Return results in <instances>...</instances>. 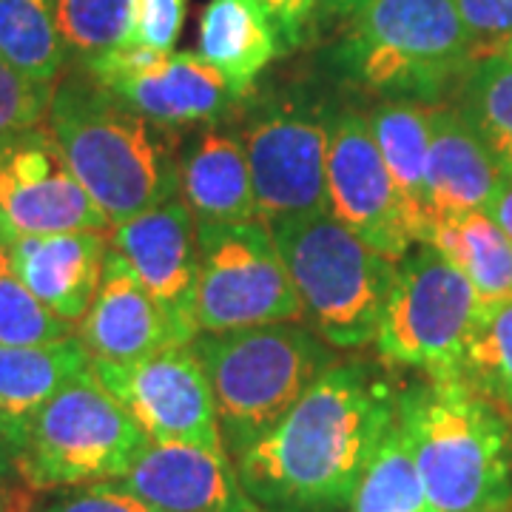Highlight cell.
<instances>
[{
	"instance_id": "1",
	"label": "cell",
	"mask_w": 512,
	"mask_h": 512,
	"mask_svg": "<svg viewBox=\"0 0 512 512\" xmlns=\"http://www.w3.org/2000/svg\"><path fill=\"white\" fill-rule=\"evenodd\" d=\"M396 396L373 367L333 362L234 458L245 493L265 512H333L350 504L396 421Z\"/></svg>"
},
{
	"instance_id": "2",
	"label": "cell",
	"mask_w": 512,
	"mask_h": 512,
	"mask_svg": "<svg viewBox=\"0 0 512 512\" xmlns=\"http://www.w3.org/2000/svg\"><path fill=\"white\" fill-rule=\"evenodd\" d=\"M46 126L111 228L180 197L183 131L148 120L83 69L57 80Z\"/></svg>"
},
{
	"instance_id": "3",
	"label": "cell",
	"mask_w": 512,
	"mask_h": 512,
	"mask_svg": "<svg viewBox=\"0 0 512 512\" xmlns=\"http://www.w3.org/2000/svg\"><path fill=\"white\" fill-rule=\"evenodd\" d=\"M396 421L436 510L510 512L512 430L493 399L464 376H427L396 396Z\"/></svg>"
},
{
	"instance_id": "4",
	"label": "cell",
	"mask_w": 512,
	"mask_h": 512,
	"mask_svg": "<svg viewBox=\"0 0 512 512\" xmlns=\"http://www.w3.org/2000/svg\"><path fill=\"white\" fill-rule=\"evenodd\" d=\"M220 419L222 444L237 458L282 419L336 359L305 322L202 333L194 339Z\"/></svg>"
},
{
	"instance_id": "5",
	"label": "cell",
	"mask_w": 512,
	"mask_h": 512,
	"mask_svg": "<svg viewBox=\"0 0 512 512\" xmlns=\"http://www.w3.org/2000/svg\"><path fill=\"white\" fill-rule=\"evenodd\" d=\"M305 322L330 348L376 342L399 262L373 251L330 211L268 222Z\"/></svg>"
},
{
	"instance_id": "6",
	"label": "cell",
	"mask_w": 512,
	"mask_h": 512,
	"mask_svg": "<svg viewBox=\"0 0 512 512\" xmlns=\"http://www.w3.org/2000/svg\"><path fill=\"white\" fill-rule=\"evenodd\" d=\"M336 63L384 100L433 103L473 66L456 0H370L348 23Z\"/></svg>"
},
{
	"instance_id": "7",
	"label": "cell",
	"mask_w": 512,
	"mask_h": 512,
	"mask_svg": "<svg viewBox=\"0 0 512 512\" xmlns=\"http://www.w3.org/2000/svg\"><path fill=\"white\" fill-rule=\"evenodd\" d=\"M151 439L92 373L63 387L20 444L15 473L29 490H69L123 478Z\"/></svg>"
},
{
	"instance_id": "8",
	"label": "cell",
	"mask_w": 512,
	"mask_h": 512,
	"mask_svg": "<svg viewBox=\"0 0 512 512\" xmlns=\"http://www.w3.org/2000/svg\"><path fill=\"white\" fill-rule=\"evenodd\" d=\"M305 322L265 220L197 222V325L202 333Z\"/></svg>"
},
{
	"instance_id": "9",
	"label": "cell",
	"mask_w": 512,
	"mask_h": 512,
	"mask_svg": "<svg viewBox=\"0 0 512 512\" xmlns=\"http://www.w3.org/2000/svg\"><path fill=\"white\" fill-rule=\"evenodd\" d=\"M478 308L470 279L447 256L433 245L410 248L384 308L376 350L387 365L416 367L430 379L461 376Z\"/></svg>"
},
{
	"instance_id": "10",
	"label": "cell",
	"mask_w": 512,
	"mask_h": 512,
	"mask_svg": "<svg viewBox=\"0 0 512 512\" xmlns=\"http://www.w3.org/2000/svg\"><path fill=\"white\" fill-rule=\"evenodd\" d=\"M92 376L151 441L228 453L211 382L194 345L165 348L134 362L92 359Z\"/></svg>"
},
{
	"instance_id": "11",
	"label": "cell",
	"mask_w": 512,
	"mask_h": 512,
	"mask_svg": "<svg viewBox=\"0 0 512 512\" xmlns=\"http://www.w3.org/2000/svg\"><path fill=\"white\" fill-rule=\"evenodd\" d=\"M109 228V217L74 177L46 123L0 151V245Z\"/></svg>"
},
{
	"instance_id": "12",
	"label": "cell",
	"mask_w": 512,
	"mask_h": 512,
	"mask_svg": "<svg viewBox=\"0 0 512 512\" xmlns=\"http://www.w3.org/2000/svg\"><path fill=\"white\" fill-rule=\"evenodd\" d=\"M328 211L387 259L402 262L416 245L367 114L359 111H342L328 126Z\"/></svg>"
},
{
	"instance_id": "13",
	"label": "cell",
	"mask_w": 512,
	"mask_h": 512,
	"mask_svg": "<svg viewBox=\"0 0 512 512\" xmlns=\"http://www.w3.org/2000/svg\"><path fill=\"white\" fill-rule=\"evenodd\" d=\"M256 217L265 222L328 211V126L308 111L276 106L245 128Z\"/></svg>"
},
{
	"instance_id": "14",
	"label": "cell",
	"mask_w": 512,
	"mask_h": 512,
	"mask_svg": "<svg viewBox=\"0 0 512 512\" xmlns=\"http://www.w3.org/2000/svg\"><path fill=\"white\" fill-rule=\"evenodd\" d=\"M111 245L134 268L143 288L163 308L183 345L200 333L197 325V220L183 197L148 208L114 225Z\"/></svg>"
},
{
	"instance_id": "15",
	"label": "cell",
	"mask_w": 512,
	"mask_h": 512,
	"mask_svg": "<svg viewBox=\"0 0 512 512\" xmlns=\"http://www.w3.org/2000/svg\"><path fill=\"white\" fill-rule=\"evenodd\" d=\"M117 484L160 512H265L245 493L231 456L197 444L151 441Z\"/></svg>"
},
{
	"instance_id": "16",
	"label": "cell",
	"mask_w": 512,
	"mask_h": 512,
	"mask_svg": "<svg viewBox=\"0 0 512 512\" xmlns=\"http://www.w3.org/2000/svg\"><path fill=\"white\" fill-rule=\"evenodd\" d=\"M134 111L174 131L222 123L245 100L194 52H168L143 72L94 77Z\"/></svg>"
},
{
	"instance_id": "17",
	"label": "cell",
	"mask_w": 512,
	"mask_h": 512,
	"mask_svg": "<svg viewBox=\"0 0 512 512\" xmlns=\"http://www.w3.org/2000/svg\"><path fill=\"white\" fill-rule=\"evenodd\" d=\"M77 336L89 348L92 359L103 362H134L183 345L163 308L151 299L134 268L114 245L106 251L100 288Z\"/></svg>"
},
{
	"instance_id": "18",
	"label": "cell",
	"mask_w": 512,
	"mask_h": 512,
	"mask_svg": "<svg viewBox=\"0 0 512 512\" xmlns=\"http://www.w3.org/2000/svg\"><path fill=\"white\" fill-rule=\"evenodd\" d=\"M109 245V231H66L20 237L0 248L20 282L74 325L92 308Z\"/></svg>"
},
{
	"instance_id": "19",
	"label": "cell",
	"mask_w": 512,
	"mask_h": 512,
	"mask_svg": "<svg viewBox=\"0 0 512 512\" xmlns=\"http://www.w3.org/2000/svg\"><path fill=\"white\" fill-rule=\"evenodd\" d=\"M501 163L458 109L430 106L427 151V214L433 228L473 211L493 197Z\"/></svg>"
},
{
	"instance_id": "20",
	"label": "cell",
	"mask_w": 512,
	"mask_h": 512,
	"mask_svg": "<svg viewBox=\"0 0 512 512\" xmlns=\"http://www.w3.org/2000/svg\"><path fill=\"white\" fill-rule=\"evenodd\" d=\"M180 197L197 222L259 220L242 137L220 123L194 128L188 140L183 137Z\"/></svg>"
},
{
	"instance_id": "21",
	"label": "cell",
	"mask_w": 512,
	"mask_h": 512,
	"mask_svg": "<svg viewBox=\"0 0 512 512\" xmlns=\"http://www.w3.org/2000/svg\"><path fill=\"white\" fill-rule=\"evenodd\" d=\"M282 52L274 23L256 0H208L200 20V57L234 92L245 97Z\"/></svg>"
},
{
	"instance_id": "22",
	"label": "cell",
	"mask_w": 512,
	"mask_h": 512,
	"mask_svg": "<svg viewBox=\"0 0 512 512\" xmlns=\"http://www.w3.org/2000/svg\"><path fill=\"white\" fill-rule=\"evenodd\" d=\"M86 373H92V353L74 333L49 345H0V410L20 433V444L29 421L63 387L83 379Z\"/></svg>"
},
{
	"instance_id": "23",
	"label": "cell",
	"mask_w": 512,
	"mask_h": 512,
	"mask_svg": "<svg viewBox=\"0 0 512 512\" xmlns=\"http://www.w3.org/2000/svg\"><path fill=\"white\" fill-rule=\"evenodd\" d=\"M430 106L413 100H384L367 114L373 140L404 202L416 245H430L433 222L427 214V151H430Z\"/></svg>"
},
{
	"instance_id": "24",
	"label": "cell",
	"mask_w": 512,
	"mask_h": 512,
	"mask_svg": "<svg viewBox=\"0 0 512 512\" xmlns=\"http://www.w3.org/2000/svg\"><path fill=\"white\" fill-rule=\"evenodd\" d=\"M430 245L470 279L481 305L512 296V239L487 211L439 222L433 228Z\"/></svg>"
},
{
	"instance_id": "25",
	"label": "cell",
	"mask_w": 512,
	"mask_h": 512,
	"mask_svg": "<svg viewBox=\"0 0 512 512\" xmlns=\"http://www.w3.org/2000/svg\"><path fill=\"white\" fill-rule=\"evenodd\" d=\"M52 0H0V60L37 83H52L66 66Z\"/></svg>"
},
{
	"instance_id": "26",
	"label": "cell",
	"mask_w": 512,
	"mask_h": 512,
	"mask_svg": "<svg viewBox=\"0 0 512 512\" xmlns=\"http://www.w3.org/2000/svg\"><path fill=\"white\" fill-rule=\"evenodd\" d=\"M350 512H439L424 490L402 424L393 421L350 498Z\"/></svg>"
},
{
	"instance_id": "27",
	"label": "cell",
	"mask_w": 512,
	"mask_h": 512,
	"mask_svg": "<svg viewBox=\"0 0 512 512\" xmlns=\"http://www.w3.org/2000/svg\"><path fill=\"white\" fill-rule=\"evenodd\" d=\"M458 111L476 128L501 165L512 163V55L476 60L461 77Z\"/></svg>"
},
{
	"instance_id": "28",
	"label": "cell",
	"mask_w": 512,
	"mask_h": 512,
	"mask_svg": "<svg viewBox=\"0 0 512 512\" xmlns=\"http://www.w3.org/2000/svg\"><path fill=\"white\" fill-rule=\"evenodd\" d=\"M461 376L487 399L512 407V296L478 308L464 345Z\"/></svg>"
},
{
	"instance_id": "29",
	"label": "cell",
	"mask_w": 512,
	"mask_h": 512,
	"mask_svg": "<svg viewBox=\"0 0 512 512\" xmlns=\"http://www.w3.org/2000/svg\"><path fill=\"white\" fill-rule=\"evenodd\" d=\"M57 32L77 66L128 43L131 0H52Z\"/></svg>"
},
{
	"instance_id": "30",
	"label": "cell",
	"mask_w": 512,
	"mask_h": 512,
	"mask_svg": "<svg viewBox=\"0 0 512 512\" xmlns=\"http://www.w3.org/2000/svg\"><path fill=\"white\" fill-rule=\"evenodd\" d=\"M72 330V322L60 319L20 282L0 248V345H49L72 336Z\"/></svg>"
},
{
	"instance_id": "31",
	"label": "cell",
	"mask_w": 512,
	"mask_h": 512,
	"mask_svg": "<svg viewBox=\"0 0 512 512\" xmlns=\"http://www.w3.org/2000/svg\"><path fill=\"white\" fill-rule=\"evenodd\" d=\"M55 86L37 83L0 60V151L20 134L46 123Z\"/></svg>"
},
{
	"instance_id": "32",
	"label": "cell",
	"mask_w": 512,
	"mask_h": 512,
	"mask_svg": "<svg viewBox=\"0 0 512 512\" xmlns=\"http://www.w3.org/2000/svg\"><path fill=\"white\" fill-rule=\"evenodd\" d=\"M188 0H131L128 43L157 52H174L177 37L183 35Z\"/></svg>"
},
{
	"instance_id": "33",
	"label": "cell",
	"mask_w": 512,
	"mask_h": 512,
	"mask_svg": "<svg viewBox=\"0 0 512 512\" xmlns=\"http://www.w3.org/2000/svg\"><path fill=\"white\" fill-rule=\"evenodd\" d=\"M473 40V63L504 52L512 43V0H456Z\"/></svg>"
},
{
	"instance_id": "34",
	"label": "cell",
	"mask_w": 512,
	"mask_h": 512,
	"mask_svg": "<svg viewBox=\"0 0 512 512\" xmlns=\"http://www.w3.org/2000/svg\"><path fill=\"white\" fill-rule=\"evenodd\" d=\"M37 512H160L143 501L140 495L128 493L117 481H100L86 487H72V493H63L55 501Z\"/></svg>"
},
{
	"instance_id": "35",
	"label": "cell",
	"mask_w": 512,
	"mask_h": 512,
	"mask_svg": "<svg viewBox=\"0 0 512 512\" xmlns=\"http://www.w3.org/2000/svg\"><path fill=\"white\" fill-rule=\"evenodd\" d=\"M256 3L274 23L285 52L302 46L319 18V0H256Z\"/></svg>"
},
{
	"instance_id": "36",
	"label": "cell",
	"mask_w": 512,
	"mask_h": 512,
	"mask_svg": "<svg viewBox=\"0 0 512 512\" xmlns=\"http://www.w3.org/2000/svg\"><path fill=\"white\" fill-rule=\"evenodd\" d=\"M493 222L512 239V163L501 165V174H498V183H495V191L487 208H484Z\"/></svg>"
},
{
	"instance_id": "37",
	"label": "cell",
	"mask_w": 512,
	"mask_h": 512,
	"mask_svg": "<svg viewBox=\"0 0 512 512\" xmlns=\"http://www.w3.org/2000/svg\"><path fill=\"white\" fill-rule=\"evenodd\" d=\"M20 453V433L0 410V478L12 476Z\"/></svg>"
},
{
	"instance_id": "38",
	"label": "cell",
	"mask_w": 512,
	"mask_h": 512,
	"mask_svg": "<svg viewBox=\"0 0 512 512\" xmlns=\"http://www.w3.org/2000/svg\"><path fill=\"white\" fill-rule=\"evenodd\" d=\"M370 0H319V18L322 20H350Z\"/></svg>"
},
{
	"instance_id": "39",
	"label": "cell",
	"mask_w": 512,
	"mask_h": 512,
	"mask_svg": "<svg viewBox=\"0 0 512 512\" xmlns=\"http://www.w3.org/2000/svg\"><path fill=\"white\" fill-rule=\"evenodd\" d=\"M0 512H3V490H0Z\"/></svg>"
},
{
	"instance_id": "40",
	"label": "cell",
	"mask_w": 512,
	"mask_h": 512,
	"mask_svg": "<svg viewBox=\"0 0 512 512\" xmlns=\"http://www.w3.org/2000/svg\"><path fill=\"white\" fill-rule=\"evenodd\" d=\"M504 52H510V55H512V43H510V46H507V49H504Z\"/></svg>"
}]
</instances>
